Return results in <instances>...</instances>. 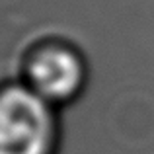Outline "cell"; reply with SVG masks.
Listing matches in <instances>:
<instances>
[{"label":"cell","instance_id":"6da1fadb","mask_svg":"<svg viewBox=\"0 0 154 154\" xmlns=\"http://www.w3.org/2000/svg\"><path fill=\"white\" fill-rule=\"evenodd\" d=\"M57 143L55 105L23 82L0 86V154H55Z\"/></svg>","mask_w":154,"mask_h":154},{"label":"cell","instance_id":"7a4b0ae2","mask_svg":"<svg viewBox=\"0 0 154 154\" xmlns=\"http://www.w3.org/2000/svg\"><path fill=\"white\" fill-rule=\"evenodd\" d=\"M86 80V60L66 43H43L27 53L23 63L22 82L55 107L78 98Z\"/></svg>","mask_w":154,"mask_h":154}]
</instances>
